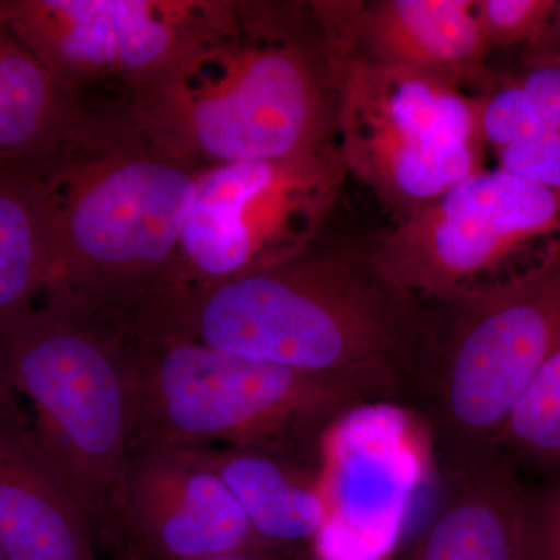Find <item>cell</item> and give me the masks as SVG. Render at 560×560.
<instances>
[{
  "label": "cell",
  "instance_id": "1",
  "mask_svg": "<svg viewBox=\"0 0 560 560\" xmlns=\"http://www.w3.org/2000/svg\"><path fill=\"white\" fill-rule=\"evenodd\" d=\"M337 109V62L312 2H232L128 119L161 149L210 167L334 145Z\"/></svg>",
  "mask_w": 560,
  "mask_h": 560
},
{
  "label": "cell",
  "instance_id": "2",
  "mask_svg": "<svg viewBox=\"0 0 560 560\" xmlns=\"http://www.w3.org/2000/svg\"><path fill=\"white\" fill-rule=\"evenodd\" d=\"M431 319V305L374 249L315 243L278 265L184 289L154 326L290 370L388 375L410 393Z\"/></svg>",
  "mask_w": 560,
  "mask_h": 560
},
{
  "label": "cell",
  "instance_id": "3",
  "mask_svg": "<svg viewBox=\"0 0 560 560\" xmlns=\"http://www.w3.org/2000/svg\"><path fill=\"white\" fill-rule=\"evenodd\" d=\"M201 165L106 114L51 162L57 249L43 300L120 327L184 287L179 241Z\"/></svg>",
  "mask_w": 560,
  "mask_h": 560
},
{
  "label": "cell",
  "instance_id": "4",
  "mask_svg": "<svg viewBox=\"0 0 560 560\" xmlns=\"http://www.w3.org/2000/svg\"><path fill=\"white\" fill-rule=\"evenodd\" d=\"M117 330L130 366L135 445H256L312 458L352 412L407 396L388 375L290 370L149 324Z\"/></svg>",
  "mask_w": 560,
  "mask_h": 560
},
{
  "label": "cell",
  "instance_id": "5",
  "mask_svg": "<svg viewBox=\"0 0 560 560\" xmlns=\"http://www.w3.org/2000/svg\"><path fill=\"white\" fill-rule=\"evenodd\" d=\"M430 305L408 397L447 475L459 474L500 455L508 422L560 348V256L495 289Z\"/></svg>",
  "mask_w": 560,
  "mask_h": 560
},
{
  "label": "cell",
  "instance_id": "6",
  "mask_svg": "<svg viewBox=\"0 0 560 560\" xmlns=\"http://www.w3.org/2000/svg\"><path fill=\"white\" fill-rule=\"evenodd\" d=\"M0 372L27 401L40 448L102 540L135 447L130 366L119 330L40 300L0 324Z\"/></svg>",
  "mask_w": 560,
  "mask_h": 560
},
{
  "label": "cell",
  "instance_id": "7",
  "mask_svg": "<svg viewBox=\"0 0 560 560\" xmlns=\"http://www.w3.org/2000/svg\"><path fill=\"white\" fill-rule=\"evenodd\" d=\"M337 61V145L348 173L394 220L485 171L482 95L415 70Z\"/></svg>",
  "mask_w": 560,
  "mask_h": 560
},
{
  "label": "cell",
  "instance_id": "8",
  "mask_svg": "<svg viewBox=\"0 0 560 560\" xmlns=\"http://www.w3.org/2000/svg\"><path fill=\"white\" fill-rule=\"evenodd\" d=\"M374 253L427 304L495 289L560 256V190L485 168L396 221Z\"/></svg>",
  "mask_w": 560,
  "mask_h": 560
},
{
  "label": "cell",
  "instance_id": "9",
  "mask_svg": "<svg viewBox=\"0 0 560 560\" xmlns=\"http://www.w3.org/2000/svg\"><path fill=\"white\" fill-rule=\"evenodd\" d=\"M346 176L337 143L282 160L202 167L180 232L184 287L300 256L315 245Z\"/></svg>",
  "mask_w": 560,
  "mask_h": 560
},
{
  "label": "cell",
  "instance_id": "10",
  "mask_svg": "<svg viewBox=\"0 0 560 560\" xmlns=\"http://www.w3.org/2000/svg\"><path fill=\"white\" fill-rule=\"evenodd\" d=\"M231 5L226 0H11L0 2V18L79 101L86 102L92 91H114L128 113Z\"/></svg>",
  "mask_w": 560,
  "mask_h": 560
},
{
  "label": "cell",
  "instance_id": "11",
  "mask_svg": "<svg viewBox=\"0 0 560 560\" xmlns=\"http://www.w3.org/2000/svg\"><path fill=\"white\" fill-rule=\"evenodd\" d=\"M102 540L116 560H202L265 545L200 453L147 444L128 456Z\"/></svg>",
  "mask_w": 560,
  "mask_h": 560
},
{
  "label": "cell",
  "instance_id": "12",
  "mask_svg": "<svg viewBox=\"0 0 560 560\" xmlns=\"http://www.w3.org/2000/svg\"><path fill=\"white\" fill-rule=\"evenodd\" d=\"M335 57L415 70L469 94L492 91L475 0L312 2Z\"/></svg>",
  "mask_w": 560,
  "mask_h": 560
},
{
  "label": "cell",
  "instance_id": "13",
  "mask_svg": "<svg viewBox=\"0 0 560 560\" xmlns=\"http://www.w3.org/2000/svg\"><path fill=\"white\" fill-rule=\"evenodd\" d=\"M86 512L0 372V548L7 560H98Z\"/></svg>",
  "mask_w": 560,
  "mask_h": 560
},
{
  "label": "cell",
  "instance_id": "14",
  "mask_svg": "<svg viewBox=\"0 0 560 560\" xmlns=\"http://www.w3.org/2000/svg\"><path fill=\"white\" fill-rule=\"evenodd\" d=\"M241 504L261 544L312 548L331 500L312 458L256 445L195 448Z\"/></svg>",
  "mask_w": 560,
  "mask_h": 560
},
{
  "label": "cell",
  "instance_id": "15",
  "mask_svg": "<svg viewBox=\"0 0 560 560\" xmlns=\"http://www.w3.org/2000/svg\"><path fill=\"white\" fill-rule=\"evenodd\" d=\"M448 478L444 500L404 560H526V489L514 463L500 453Z\"/></svg>",
  "mask_w": 560,
  "mask_h": 560
},
{
  "label": "cell",
  "instance_id": "16",
  "mask_svg": "<svg viewBox=\"0 0 560 560\" xmlns=\"http://www.w3.org/2000/svg\"><path fill=\"white\" fill-rule=\"evenodd\" d=\"M103 114L70 94L0 18V165L57 160Z\"/></svg>",
  "mask_w": 560,
  "mask_h": 560
},
{
  "label": "cell",
  "instance_id": "17",
  "mask_svg": "<svg viewBox=\"0 0 560 560\" xmlns=\"http://www.w3.org/2000/svg\"><path fill=\"white\" fill-rule=\"evenodd\" d=\"M51 162L0 165V324L49 289L57 249Z\"/></svg>",
  "mask_w": 560,
  "mask_h": 560
},
{
  "label": "cell",
  "instance_id": "18",
  "mask_svg": "<svg viewBox=\"0 0 560 560\" xmlns=\"http://www.w3.org/2000/svg\"><path fill=\"white\" fill-rule=\"evenodd\" d=\"M533 49L521 75L495 81L482 95L481 136L495 153L560 130V46L539 44Z\"/></svg>",
  "mask_w": 560,
  "mask_h": 560
},
{
  "label": "cell",
  "instance_id": "19",
  "mask_svg": "<svg viewBox=\"0 0 560 560\" xmlns=\"http://www.w3.org/2000/svg\"><path fill=\"white\" fill-rule=\"evenodd\" d=\"M499 452L517 469L560 471V348L512 415L501 434Z\"/></svg>",
  "mask_w": 560,
  "mask_h": 560
},
{
  "label": "cell",
  "instance_id": "20",
  "mask_svg": "<svg viewBox=\"0 0 560 560\" xmlns=\"http://www.w3.org/2000/svg\"><path fill=\"white\" fill-rule=\"evenodd\" d=\"M558 0H475L488 50L529 44L547 36Z\"/></svg>",
  "mask_w": 560,
  "mask_h": 560
},
{
  "label": "cell",
  "instance_id": "21",
  "mask_svg": "<svg viewBox=\"0 0 560 560\" xmlns=\"http://www.w3.org/2000/svg\"><path fill=\"white\" fill-rule=\"evenodd\" d=\"M526 560H560V471L525 500Z\"/></svg>",
  "mask_w": 560,
  "mask_h": 560
},
{
  "label": "cell",
  "instance_id": "22",
  "mask_svg": "<svg viewBox=\"0 0 560 560\" xmlns=\"http://www.w3.org/2000/svg\"><path fill=\"white\" fill-rule=\"evenodd\" d=\"M495 154L503 171L560 190V130L523 140Z\"/></svg>",
  "mask_w": 560,
  "mask_h": 560
},
{
  "label": "cell",
  "instance_id": "23",
  "mask_svg": "<svg viewBox=\"0 0 560 560\" xmlns=\"http://www.w3.org/2000/svg\"><path fill=\"white\" fill-rule=\"evenodd\" d=\"M202 560H316L312 548H283L261 545L248 550L226 552Z\"/></svg>",
  "mask_w": 560,
  "mask_h": 560
},
{
  "label": "cell",
  "instance_id": "24",
  "mask_svg": "<svg viewBox=\"0 0 560 560\" xmlns=\"http://www.w3.org/2000/svg\"><path fill=\"white\" fill-rule=\"evenodd\" d=\"M540 44H555V46H560V2L556 5V11L555 14H552L547 36H545V39L541 40Z\"/></svg>",
  "mask_w": 560,
  "mask_h": 560
},
{
  "label": "cell",
  "instance_id": "25",
  "mask_svg": "<svg viewBox=\"0 0 560 560\" xmlns=\"http://www.w3.org/2000/svg\"><path fill=\"white\" fill-rule=\"evenodd\" d=\"M0 560H7L5 555H3L2 548H0Z\"/></svg>",
  "mask_w": 560,
  "mask_h": 560
}]
</instances>
